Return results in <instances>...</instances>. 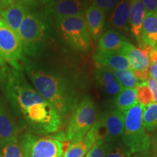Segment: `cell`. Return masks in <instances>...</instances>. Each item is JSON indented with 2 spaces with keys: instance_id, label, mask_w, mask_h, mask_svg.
<instances>
[{
  "instance_id": "cell-1",
  "label": "cell",
  "mask_w": 157,
  "mask_h": 157,
  "mask_svg": "<svg viewBox=\"0 0 157 157\" xmlns=\"http://www.w3.org/2000/svg\"><path fill=\"white\" fill-rule=\"evenodd\" d=\"M0 79L11 106L33 132L44 135L58 132L62 124L61 117L52 105L29 85L23 70L5 65L0 69Z\"/></svg>"
},
{
  "instance_id": "cell-2",
  "label": "cell",
  "mask_w": 157,
  "mask_h": 157,
  "mask_svg": "<svg viewBox=\"0 0 157 157\" xmlns=\"http://www.w3.org/2000/svg\"><path fill=\"white\" fill-rule=\"evenodd\" d=\"M25 68L37 93L52 105L61 118L73 113L79 103V93L71 79L31 65H26Z\"/></svg>"
},
{
  "instance_id": "cell-3",
  "label": "cell",
  "mask_w": 157,
  "mask_h": 157,
  "mask_svg": "<svg viewBox=\"0 0 157 157\" xmlns=\"http://www.w3.org/2000/svg\"><path fill=\"white\" fill-rule=\"evenodd\" d=\"M48 34L47 17L40 12L29 10L18 30L23 53L35 57L40 54Z\"/></svg>"
},
{
  "instance_id": "cell-4",
  "label": "cell",
  "mask_w": 157,
  "mask_h": 157,
  "mask_svg": "<svg viewBox=\"0 0 157 157\" xmlns=\"http://www.w3.org/2000/svg\"><path fill=\"white\" fill-rule=\"evenodd\" d=\"M145 106L137 103L124 112V131L121 140L124 146L132 154L149 151L151 137L143 126Z\"/></svg>"
},
{
  "instance_id": "cell-5",
  "label": "cell",
  "mask_w": 157,
  "mask_h": 157,
  "mask_svg": "<svg viewBox=\"0 0 157 157\" xmlns=\"http://www.w3.org/2000/svg\"><path fill=\"white\" fill-rule=\"evenodd\" d=\"M55 23L58 32L71 48L82 52H90L92 48L91 37L84 14L56 19Z\"/></svg>"
},
{
  "instance_id": "cell-6",
  "label": "cell",
  "mask_w": 157,
  "mask_h": 157,
  "mask_svg": "<svg viewBox=\"0 0 157 157\" xmlns=\"http://www.w3.org/2000/svg\"><path fill=\"white\" fill-rule=\"evenodd\" d=\"M95 104L88 96L82 98L72 113L65 134L66 140L69 144L82 140L96 121Z\"/></svg>"
},
{
  "instance_id": "cell-7",
  "label": "cell",
  "mask_w": 157,
  "mask_h": 157,
  "mask_svg": "<svg viewBox=\"0 0 157 157\" xmlns=\"http://www.w3.org/2000/svg\"><path fill=\"white\" fill-rule=\"evenodd\" d=\"M65 142L63 133L47 137L26 133L20 140L25 157H63Z\"/></svg>"
},
{
  "instance_id": "cell-8",
  "label": "cell",
  "mask_w": 157,
  "mask_h": 157,
  "mask_svg": "<svg viewBox=\"0 0 157 157\" xmlns=\"http://www.w3.org/2000/svg\"><path fill=\"white\" fill-rule=\"evenodd\" d=\"M0 55L12 68L23 70L25 62L22 44L17 35L0 16Z\"/></svg>"
},
{
  "instance_id": "cell-9",
  "label": "cell",
  "mask_w": 157,
  "mask_h": 157,
  "mask_svg": "<svg viewBox=\"0 0 157 157\" xmlns=\"http://www.w3.org/2000/svg\"><path fill=\"white\" fill-rule=\"evenodd\" d=\"M151 48H154L148 46L136 48L127 41L119 51L127 58L131 70L140 82H146L149 77L151 65L149 52Z\"/></svg>"
},
{
  "instance_id": "cell-10",
  "label": "cell",
  "mask_w": 157,
  "mask_h": 157,
  "mask_svg": "<svg viewBox=\"0 0 157 157\" xmlns=\"http://www.w3.org/2000/svg\"><path fill=\"white\" fill-rule=\"evenodd\" d=\"M88 0H58L45 5L47 18L56 19L84 14L88 7Z\"/></svg>"
},
{
  "instance_id": "cell-11",
  "label": "cell",
  "mask_w": 157,
  "mask_h": 157,
  "mask_svg": "<svg viewBox=\"0 0 157 157\" xmlns=\"http://www.w3.org/2000/svg\"><path fill=\"white\" fill-rule=\"evenodd\" d=\"M105 129V143H114L121 137L124 131V113L112 110L101 114Z\"/></svg>"
},
{
  "instance_id": "cell-12",
  "label": "cell",
  "mask_w": 157,
  "mask_h": 157,
  "mask_svg": "<svg viewBox=\"0 0 157 157\" xmlns=\"http://www.w3.org/2000/svg\"><path fill=\"white\" fill-rule=\"evenodd\" d=\"M93 60L98 66L112 70H131L128 60L120 52L97 50L93 54Z\"/></svg>"
},
{
  "instance_id": "cell-13",
  "label": "cell",
  "mask_w": 157,
  "mask_h": 157,
  "mask_svg": "<svg viewBox=\"0 0 157 157\" xmlns=\"http://www.w3.org/2000/svg\"><path fill=\"white\" fill-rule=\"evenodd\" d=\"M84 19L90 36L98 41L103 34L105 23V13L93 5L88 6L84 12Z\"/></svg>"
},
{
  "instance_id": "cell-14",
  "label": "cell",
  "mask_w": 157,
  "mask_h": 157,
  "mask_svg": "<svg viewBox=\"0 0 157 157\" xmlns=\"http://www.w3.org/2000/svg\"><path fill=\"white\" fill-rule=\"evenodd\" d=\"M146 13V9L141 0H131L129 16V29L138 42L139 46L141 45V33Z\"/></svg>"
},
{
  "instance_id": "cell-15",
  "label": "cell",
  "mask_w": 157,
  "mask_h": 157,
  "mask_svg": "<svg viewBox=\"0 0 157 157\" xmlns=\"http://www.w3.org/2000/svg\"><path fill=\"white\" fill-rule=\"evenodd\" d=\"M95 78L99 87L110 96H117L124 89L111 69L103 66H98Z\"/></svg>"
},
{
  "instance_id": "cell-16",
  "label": "cell",
  "mask_w": 157,
  "mask_h": 157,
  "mask_svg": "<svg viewBox=\"0 0 157 157\" xmlns=\"http://www.w3.org/2000/svg\"><path fill=\"white\" fill-rule=\"evenodd\" d=\"M30 9L31 8L25 5L14 2L8 7L0 10V16L5 20L10 28L17 35L20 25Z\"/></svg>"
},
{
  "instance_id": "cell-17",
  "label": "cell",
  "mask_w": 157,
  "mask_h": 157,
  "mask_svg": "<svg viewBox=\"0 0 157 157\" xmlns=\"http://www.w3.org/2000/svg\"><path fill=\"white\" fill-rule=\"evenodd\" d=\"M131 0H120L113 10L110 23L122 33H127L129 30V16L130 11Z\"/></svg>"
},
{
  "instance_id": "cell-18",
  "label": "cell",
  "mask_w": 157,
  "mask_h": 157,
  "mask_svg": "<svg viewBox=\"0 0 157 157\" xmlns=\"http://www.w3.org/2000/svg\"><path fill=\"white\" fill-rule=\"evenodd\" d=\"M127 42V40L122 34L113 29H109L98 39V50L119 52Z\"/></svg>"
},
{
  "instance_id": "cell-19",
  "label": "cell",
  "mask_w": 157,
  "mask_h": 157,
  "mask_svg": "<svg viewBox=\"0 0 157 157\" xmlns=\"http://www.w3.org/2000/svg\"><path fill=\"white\" fill-rule=\"evenodd\" d=\"M157 43V14L147 13L141 33V45L154 48Z\"/></svg>"
},
{
  "instance_id": "cell-20",
  "label": "cell",
  "mask_w": 157,
  "mask_h": 157,
  "mask_svg": "<svg viewBox=\"0 0 157 157\" xmlns=\"http://www.w3.org/2000/svg\"><path fill=\"white\" fill-rule=\"evenodd\" d=\"M17 127L0 101V143L17 138Z\"/></svg>"
},
{
  "instance_id": "cell-21",
  "label": "cell",
  "mask_w": 157,
  "mask_h": 157,
  "mask_svg": "<svg viewBox=\"0 0 157 157\" xmlns=\"http://www.w3.org/2000/svg\"><path fill=\"white\" fill-rule=\"evenodd\" d=\"M137 102V91L135 88L123 89L116 96L114 104L117 110L124 112L131 108Z\"/></svg>"
},
{
  "instance_id": "cell-22",
  "label": "cell",
  "mask_w": 157,
  "mask_h": 157,
  "mask_svg": "<svg viewBox=\"0 0 157 157\" xmlns=\"http://www.w3.org/2000/svg\"><path fill=\"white\" fill-rule=\"evenodd\" d=\"M143 126L146 132L157 130V103L153 102L145 106L143 113Z\"/></svg>"
},
{
  "instance_id": "cell-23",
  "label": "cell",
  "mask_w": 157,
  "mask_h": 157,
  "mask_svg": "<svg viewBox=\"0 0 157 157\" xmlns=\"http://www.w3.org/2000/svg\"><path fill=\"white\" fill-rule=\"evenodd\" d=\"M0 157H25L21 143L17 138L0 143Z\"/></svg>"
},
{
  "instance_id": "cell-24",
  "label": "cell",
  "mask_w": 157,
  "mask_h": 157,
  "mask_svg": "<svg viewBox=\"0 0 157 157\" xmlns=\"http://www.w3.org/2000/svg\"><path fill=\"white\" fill-rule=\"evenodd\" d=\"M111 71L124 89L135 88L140 83L135 77L132 70L119 71L111 69Z\"/></svg>"
},
{
  "instance_id": "cell-25",
  "label": "cell",
  "mask_w": 157,
  "mask_h": 157,
  "mask_svg": "<svg viewBox=\"0 0 157 157\" xmlns=\"http://www.w3.org/2000/svg\"><path fill=\"white\" fill-rule=\"evenodd\" d=\"M90 147L82 139L79 142L69 144L66 146L63 157H83L87 154Z\"/></svg>"
},
{
  "instance_id": "cell-26",
  "label": "cell",
  "mask_w": 157,
  "mask_h": 157,
  "mask_svg": "<svg viewBox=\"0 0 157 157\" xmlns=\"http://www.w3.org/2000/svg\"><path fill=\"white\" fill-rule=\"evenodd\" d=\"M135 89L137 91V100L139 103L142 104L144 106H147L154 102L152 93L147 86L146 82H140Z\"/></svg>"
},
{
  "instance_id": "cell-27",
  "label": "cell",
  "mask_w": 157,
  "mask_h": 157,
  "mask_svg": "<svg viewBox=\"0 0 157 157\" xmlns=\"http://www.w3.org/2000/svg\"><path fill=\"white\" fill-rule=\"evenodd\" d=\"M113 147V145L109 143H95L89 149L86 157H105Z\"/></svg>"
},
{
  "instance_id": "cell-28",
  "label": "cell",
  "mask_w": 157,
  "mask_h": 157,
  "mask_svg": "<svg viewBox=\"0 0 157 157\" xmlns=\"http://www.w3.org/2000/svg\"><path fill=\"white\" fill-rule=\"evenodd\" d=\"M92 5L104 12H109L115 8L120 0H90Z\"/></svg>"
},
{
  "instance_id": "cell-29",
  "label": "cell",
  "mask_w": 157,
  "mask_h": 157,
  "mask_svg": "<svg viewBox=\"0 0 157 157\" xmlns=\"http://www.w3.org/2000/svg\"><path fill=\"white\" fill-rule=\"evenodd\" d=\"M132 154L124 146H114L105 157H132Z\"/></svg>"
},
{
  "instance_id": "cell-30",
  "label": "cell",
  "mask_w": 157,
  "mask_h": 157,
  "mask_svg": "<svg viewBox=\"0 0 157 157\" xmlns=\"http://www.w3.org/2000/svg\"><path fill=\"white\" fill-rule=\"evenodd\" d=\"M146 82L147 86H148V88L151 90V92L154 102H156L157 103V82L154 79V78L149 76L148 79L146 81Z\"/></svg>"
},
{
  "instance_id": "cell-31",
  "label": "cell",
  "mask_w": 157,
  "mask_h": 157,
  "mask_svg": "<svg viewBox=\"0 0 157 157\" xmlns=\"http://www.w3.org/2000/svg\"><path fill=\"white\" fill-rule=\"evenodd\" d=\"M146 7L147 13L157 14V0H141Z\"/></svg>"
},
{
  "instance_id": "cell-32",
  "label": "cell",
  "mask_w": 157,
  "mask_h": 157,
  "mask_svg": "<svg viewBox=\"0 0 157 157\" xmlns=\"http://www.w3.org/2000/svg\"><path fill=\"white\" fill-rule=\"evenodd\" d=\"M151 148H152L154 156L157 157V132L154 133V135L151 138Z\"/></svg>"
},
{
  "instance_id": "cell-33",
  "label": "cell",
  "mask_w": 157,
  "mask_h": 157,
  "mask_svg": "<svg viewBox=\"0 0 157 157\" xmlns=\"http://www.w3.org/2000/svg\"><path fill=\"white\" fill-rule=\"evenodd\" d=\"M39 0H15V2H17L23 5H25L27 7H30V8H33L36 5L37 2Z\"/></svg>"
},
{
  "instance_id": "cell-34",
  "label": "cell",
  "mask_w": 157,
  "mask_h": 157,
  "mask_svg": "<svg viewBox=\"0 0 157 157\" xmlns=\"http://www.w3.org/2000/svg\"><path fill=\"white\" fill-rule=\"evenodd\" d=\"M149 58H150L151 63L157 66V50L154 48L151 49L150 52H149Z\"/></svg>"
},
{
  "instance_id": "cell-35",
  "label": "cell",
  "mask_w": 157,
  "mask_h": 157,
  "mask_svg": "<svg viewBox=\"0 0 157 157\" xmlns=\"http://www.w3.org/2000/svg\"><path fill=\"white\" fill-rule=\"evenodd\" d=\"M149 76L157 82V66L156 65L151 63L150 67H149Z\"/></svg>"
},
{
  "instance_id": "cell-36",
  "label": "cell",
  "mask_w": 157,
  "mask_h": 157,
  "mask_svg": "<svg viewBox=\"0 0 157 157\" xmlns=\"http://www.w3.org/2000/svg\"><path fill=\"white\" fill-rule=\"evenodd\" d=\"M15 2V0H0V10H3L10 5Z\"/></svg>"
},
{
  "instance_id": "cell-37",
  "label": "cell",
  "mask_w": 157,
  "mask_h": 157,
  "mask_svg": "<svg viewBox=\"0 0 157 157\" xmlns=\"http://www.w3.org/2000/svg\"><path fill=\"white\" fill-rule=\"evenodd\" d=\"M132 157H152V155L150 151H146L135 153Z\"/></svg>"
},
{
  "instance_id": "cell-38",
  "label": "cell",
  "mask_w": 157,
  "mask_h": 157,
  "mask_svg": "<svg viewBox=\"0 0 157 157\" xmlns=\"http://www.w3.org/2000/svg\"><path fill=\"white\" fill-rule=\"evenodd\" d=\"M40 1V2L42 4V5H48V4H50V3H52V2H56V1H58V0H39Z\"/></svg>"
},
{
  "instance_id": "cell-39",
  "label": "cell",
  "mask_w": 157,
  "mask_h": 157,
  "mask_svg": "<svg viewBox=\"0 0 157 157\" xmlns=\"http://www.w3.org/2000/svg\"><path fill=\"white\" fill-rule=\"evenodd\" d=\"M5 60H3V58H2L1 55H0V68L3 67V66H5Z\"/></svg>"
},
{
  "instance_id": "cell-40",
  "label": "cell",
  "mask_w": 157,
  "mask_h": 157,
  "mask_svg": "<svg viewBox=\"0 0 157 157\" xmlns=\"http://www.w3.org/2000/svg\"><path fill=\"white\" fill-rule=\"evenodd\" d=\"M154 48H155V49H156V50H157V43H156V45H155Z\"/></svg>"
},
{
  "instance_id": "cell-41",
  "label": "cell",
  "mask_w": 157,
  "mask_h": 157,
  "mask_svg": "<svg viewBox=\"0 0 157 157\" xmlns=\"http://www.w3.org/2000/svg\"><path fill=\"white\" fill-rule=\"evenodd\" d=\"M88 1H89V0H88Z\"/></svg>"
},
{
  "instance_id": "cell-42",
  "label": "cell",
  "mask_w": 157,
  "mask_h": 157,
  "mask_svg": "<svg viewBox=\"0 0 157 157\" xmlns=\"http://www.w3.org/2000/svg\"></svg>"
}]
</instances>
